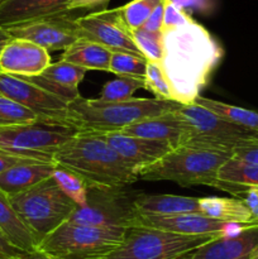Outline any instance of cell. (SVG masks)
Instances as JSON below:
<instances>
[{
    "label": "cell",
    "instance_id": "obj_1",
    "mask_svg": "<svg viewBox=\"0 0 258 259\" xmlns=\"http://www.w3.org/2000/svg\"><path fill=\"white\" fill-rule=\"evenodd\" d=\"M162 33L163 57L159 65L174 101L181 105L194 104L222 62L224 48L196 20Z\"/></svg>",
    "mask_w": 258,
    "mask_h": 259
},
{
    "label": "cell",
    "instance_id": "obj_2",
    "mask_svg": "<svg viewBox=\"0 0 258 259\" xmlns=\"http://www.w3.org/2000/svg\"><path fill=\"white\" fill-rule=\"evenodd\" d=\"M53 163L80 175L88 185L129 186L138 171L121 158L99 133L78 132L53 156Z\"/></svg>",
    "mask_w": 258,
    "mask_h": 259
},
{
    "label": "cell",
    "instance_id": "obj_3",
    "mask_svg": "<svg viewBox=\"0 0 258 259\" xmlns=\"http://www.w3.org/2000/svg\"><path fill=\"white\" fill-rule=\"evenodd\" d=\"M177 103L158 99L132 98L118 103H101L98 99L80 96L68 104L70 121L78 132L114 133L152 116L162 115L176 108Z\"/></svg>",
    "mask_w": 258,
    "mask_h": 259
},
{
    "label": "cell",
    "instance_id": "obj_4",
    "mask_svg": "<svg viewBox=\"0 0 258 259\" xmlns=\"http://www.w3.org/2000/svg\"><path fill=\"white\" fill-rule=\"evenodd\" d=\"M232 158L230 152L179 147L158 161L138 169V180L171 181L184 187L211 186L222 189L218 179L220 167Z\"/></svg>",
    "mask_w": 258,
    "mask_h": 259
},
{
    "label": "cell",
    "instance_id": "obj_5",
    "mask_svg": "<svg viewBox=\"0 0 258 259\" xmlns=\"http://www.w3.org/2000/svg\"><path fill=\"white\" fill-rule=\"evenodd\" d=\"M8 199L33 235L37 247L46 237L68 222L77 209V205L63 194L52 176L27 191L10 195Z\"/></svg>",
    "mask_w": 258,
    "mask_h": 259
},
{
    "label": "cell",
    "instance_id": "obj_6",
    "mask_svg": "<svg viewBox=\"0 0 258 259\" xmlns=\"http://www.w3.org/2000/svg\"><path fill=\"white\" fill-rule=\"evenodd\" d=\"M125 232L66 222L38 244L37 252L53 259H109L121 245Z\"/></svg>",
    "mask_w": 258,
    "mask_h": 259
},
{
    "label": "cell",
    "instance_id": "obj_7",
    "mask_svg": "<svg viewBox=\"0 0 258 259\" xmlns=\"http://www.w3.org/2000/svg\"><path fill=\"white\" fill-rule=\"evenodd\" d=\"M78 133L70 124L39 119L0 128V153L28 161L53 163L56 152Z\"/></svg>",
    "mask_w": 258,
    "mask_h": 259
},
{
    "label": "cell",
    "instance_id": "obj_8",
    "mask_svg": "<svg viewBox=\"0 0 258 259\" xmlns=\"http://www.w3.org/2000/svg\"><path fill=\"white\" fill-rule=\"evenodd\" d=\"M177 114L185 125V138L181 147L217 149L230 152L248 142L258 141V132L235 125L212 111L197 105L177 104Z\"/></svg>",
    "mask_w": 258,
    "mask_h": 259
},
{
    "label": "cell",
    "instance_id": "obj_9",
    "mask_svg": "<svg viewBox=\"0 0 258 259\" xmlns=\"http://www.w3.org/2000/svg\"><path fill=\"white\" fill-rule=\"evenodd\" d=\"M139 194L128 186L89 185L85 206L77 207L68 222L88 227L129 229L138 214L136 200Z\"/></svg>",
    "mask_w": 258,
    "mask_h": 259
},
{
    "label": "cell",
    "instance_id": "obj_10",
    "mask_svg": "<svg viewBox=\"0 0 258 259\" xmlns=\"http://www.w3.org/2000/svg\"><path fill=\"white\" fill-rule=\"evenodd\" d=\"M225 234L184 235L144 227L126 229L120 247L109 259H176Z\"/></svg>",
    "mask_w": 258,
    "mask_h": 259
},
{
    "label": "cell",
    "instance_id": "obj_11",
    "mask_svg": "<svg viewBox=\"0 0 258 259\" xmlns=\"http://www.w3.org/2000/svg\"><path fill=\"white\" fill-rule=\"evenodd\" d=\"M80 38L99 43L111 52L142 56L132 37V30L121 17L120 8L103 9L76 18Z\"/></svg>",
    "mask_w": 258,
    "mask_h": 259
},
{
    "label": "cell",
    "instance_id": "obj_12",
    "mask_svg": "<svg viewBox=\"0 0 258 259\" xmlns=\"http://www.w3.org/2000/svg\"><path fill=\"white\" fill-rule=\"evenodd\" d=\"M0 94L24 106L39 119L72 125L68 104L25 78L0 72Z\"/></svg>",
    "mask_w": 258,
    "mask_h": 259
},
{
    "label": "cell",
    "instance_id": "obj_13",
    "mask_svg": "<svg viewBox=\"0 0 258 259\" xmlns=\"http://www.w3.org/2000/svg\"><path fill=\"white\" fill-rule=\"evenodd\" d=\"M70 13L32 20L23 24L5 28L12 38L29 40L46 51L63 50L80 38L76 18Z\"/></svg>",
    "mask_w": 258,
    "mask_h": 259
},
{
    "label": "cell",
    "instance_id": "obj_14",
    "mask_svg": "<svg viewBox=\"0 0 258 259\" xmlns=\"http://www.w3.org/2000/svg\"><path fill=\"white\" fill-rule=\"evenodd\" d=\"M254 225V224H253ZM132 227H144L184 235L225 234L234 235L249 225L229 224L210 219L201 214L149 215L137 214ZM131 227V228H132Z\"/></svg>",
    "mask_w": 258,
    "mask_h": 259
},
{
    "label": "cell",
    "instance_id": "obj_15",
    "mask_svg": "<svg viewBox=\"0 0 258 259\" xmlns=\"http://www.w3.org/2000/svg\"><path fill=\"white\" fill-rule=\"evenodd\" d=\"M51 65L48 51L35 43L12 38L0 50V72L18 77L38 76Z\"/></svg>",
    "mask_w": 258,
    "mask_h": 259
},
{
    "label": "cell",
    "instance_id": "obj_16",
    "mask_svg": "<svg viewBox=\"0 0 258 259\" xmlns=\"http://www.w3.org/2000/svg\"><path fill=\"white\" fill-rule=\"evenodd\" d=\"M258 245V224L234 235H222L176 259H249Z\"/></svg>",
    "mask_w": 258,
    "mask_h": 259
},
{
    "label": "cell",
    "instance_id": "obj_17",
    "mask_svg": "<svg viewBox=\"0 0 258 259\" xmlns=\"http://www.w3.org/2000/svg\"><path fill=\"white\" fill-rule=\"evenodd\" d=\"M86 70L82 67L60 60L51 63L40 75L23 78L70 104L81 96L78 86L82 82Z\"/></svg>",
    "mask_w": 258,
    "mask_h": 259
},
{
    "label": "cell",
    "instance_id": "obj_18",
    "mask_svg": "<svg viewBox=\"0 0 258 259\" xmlns=\"http://www.w3.org/2000/svg\"><path fill=\"white\" fill-rule=\"evenodd\" d=\"M101 136L108 142L109 146L121 158H124L129 164L137 168V171L142 167L148 166V164L158 161L174 149L169 144L163 143V142L149 141V139L138 138V137L126 136L121 132L104 133Z\"/></svg>",
    "mask_w": 258,
    "mask_h": 259
},
{
    "label": "cell",
    "instance_id": "obj_19",
    "mask_svg": "<svg viewBox=\"0 0 258 259\" xmlns=\"http://www.w3.org/2000/svg\"><path fill=\"white\" fill-rule=\"evenodd\" d=\"M175 109L162 115L137 121L124 128L121 133L126 136L149 139V141L163 142V143L169 144L172 148H179L184 143L185 125Z\"/></svg>",
    "mask_w": 258,
    "mask_h": 259
},
{
    "label": "cell",
    "instance_id": "obj_20",
    "mask_svg": "<svg viewBox=\"0 0 258 259\" xmlns=\"http://www.w3.org/2000/svg\"><path fill=\"white\" fill-rule=\"evenodd\" d=\"M70 0H2L0 27L9 28L32 20L65 14Z\"/></svg>",
    "mask_w": 258,
    "mask_h": 259
},
{
    "label": "cell",
    "instance_id": "obj_21",
    "mask_svg": "<svg viewBox=\"0 0 258 259\" xmlns=\"http://www.w3.org/2000/svg\"><path fill=\"white\" fill-rule=\"evenodd\" d=\"M55 163L25 162L0 174V191L7 196L20 194L52 176Z\"/></svg>",
    "mask_w": 258,
    "mask_h": 259
},
{
    "label": "cell",
    "instance_id": "obj_22",
    "mask_svg": "<svg viewBox=\"0 0 258 259\" xmlns=\"http://www.w3.org/2000/svg\"><path fill=\"white\" fill-rule=\"evenodd\" d=\"M136 210L138 214L149 215L200 214L199 197L139 194L136 200Z\"/></svg>",
    "mask_w": 258,
    "mask_h": 259
},
{
    "label": "cell",
    "instance_id": "obj_23",
    "mask_svg": "<svg viewBox=\"0 0 258 259\" xmlns=\"http://www.w3.org/2000/svg\"><path fill=\"white\" fill-rule=\"evenodd\" d=\"M199 206L200 214L210 219L229 224H258L244 202L235 197H199Z\"/></svg>",
    "mask_w": 258,
    "mask_h": 259
},
{
    "label": "cell",
    "instance_id": "obj_24",
    "mask_svg": "<svg viewBox=\"0 0 258 259\" xmlns=\"http://www.w3.org/2000/svg\"><path fill=\"white\" fill-rule=\"evenodd\" d=\"M61 60L82 67L83 70L109 72L111 51L86 38H78L63 51Z\"/></svg>",
    "mask_w": 258,
    "mask_h": 259
},
{
    "label": "cell",
    "instance_id": "obj_25",
    "mask_svg": "<svg viewBox=\"0 0 258 259\" xmlns=\"http://www.w3.org/2000/svg\"><path fill=\"white\" fill-rule=\"evenodd\" d=\"M0 232L10 244L22 252H37V243L20 220L5 194L0 191Z\"/></svg>",
    "mask_w": 258,
    "mask_h": 259
},
{
    "label": "cell",
    "instance_id": "obj_26",
    "mask_svg": "<svg viewBox=\"0 0 258 259\" xmlns=\"http://www.w3.org/2000/svg\"><path fill=\"white\" fill-rule=\"evenodd\" d=\"M195 104L212 111L214 114L219 115L224 120L235 125L243 126V128L250 129V131L258 132V113L257 111L249 110V109L240 108V106L230 105V104L222 103V101L212 100V99L204 98L200 95L195 100Z\"/></svg>",
    "mask_w": 258,
    "mask_h": 259
},
{
    "label": "cell",
    "instance_id": "obj_27",
    "mask_svg": "<svg viewBox=\"0 0 258 259\" xmlns=\"http://www.w3.org/2000/svg\"><path fill=\"white\" fill-rule=\"evenodd\" d=\"M218 179L242 187H258V164L230 158L220 167Z\"/></svg>",
    "mask_w": 258,
    "mask_h": 259
},
{
    "label": "cell",
    "instance_id": "obj_28",
    "mask_svg": "<svg viewBox=\"0 0 258 259\" xmlns=\"http://www.w3.org/2000/svg\"><path fill=\"white\" fill-rule=\"evenodd\" d=\"M53 180L60 186L63 194L70 197L77 207L85 206L88 200V182L75 172L55 164V169L52 174Z\"/></svg>",
    "mask_w": 258,
    "mask_h": 259
},
{
    "label": "cell",
    "instance_id": "obj_29",
    "mask_svg": "<svg viewBox=\"0 0 258 259\" xmlns=\"http://www.w3.org/2000/svg\"><path fill=\"white\" fill-rule=\"evenodd\" d=\"M138 89H144V80L129 76H116L114 80L108 81L103 86L100 96L98 98L101 103H118L133 98V94Z\"/></svg>",
    "mask_w": 258,
    "mask_h": 259
},
{
    "label": "cell",
    "instance_id": "obj_30",
    "mask_svg": "<svg viewBox=\"0 0 258 259\" xmlns=\"http://www.w3.org/2000/svg\"><path fill=\"white\" fill-rule=\"evenodd\" d=\"M147 63L148 61L143 56L126 52H111L109 72L116 76H129L144 80Z\"/></svg>",
    "mask_w": 258,
    "mask_h": 259
},
{
    "label": "cell",
    "instance_id": "obj_31",
    "mask_svg": "<svg viewBox=\"0 0 258 259\" xmlns=\"http://www.w3.org/2000/svg\"><path fill=\"white\" fill-rule=\"evenodd\" d=\"M132 37L139 52L148 62L161 63L163 57V33L139 28L132 30Z\"/></svg>",
    "mask_w": 258,
    "mask_h": 259
},
{
    "label": "cell",
    "instance_id": "obj_32",
    "mask_svg": "<svg viewBox=\"0 0 258 259\" xmlns=\"http://www.w3.org/2000/svg\"><path fill=\"white\" fill-rule=\"evenodd\" d=\"M163 0H132L120 7L121 17L128 25L129 29H139L146 24L153 10Z\"/></svg>",
    "mask_w": 258,
    "mask_h": 259
},
{
    "label": "cell",
    "instance_id": "obj_33",
    "mask_svg": "<svg viewBox=\"0 0 258 259\" xmlns=\"http://www.w3.org/2000/svg\"><path fill=\"white\" fill-rule=\"evenodd\" d=\"M37 119L34 113L0 94V128L32 123Z\"/></svg>",
    "mask_w": 258,
    "mask_h": 259
},
{
    "label": "cell",
    "instance_id": "obj_34",
    "mask_svg": "<svg viewBox=\"0 0 258 259\" xmlns=\"http://www.w3.org/2000/svg\"><path fill=\"white\" fill-rule=\"evenodd\" d=\"M144 89L151 91L158 100L175 103L171 88H169L168 82H167L166 76H164L159 63H147L146 76H144Z\"/></svg>",
    "mask_w": 258,
    "mask_h": 259
},
{
    "label": "cell",
    "instance_id": "obj_35",
    "mask_svg": "<svg viewBox=\"0 0 258 259\" xmlns=\"http://www.w3.org/2000/svg\"><path fill=\"white\" fill-rule=\"evenodd\" d=\"M164 7V14H163V27H162V32L164 30L172 29V28L181 27V25L191 23L192 17L185 10L180 9L176 5L172 4L168 0H163Z\"/></svg>",
    "mask_w": 258,
    "mask_h": 259
},
{
    "label": "cell",
    "instance_id": "obj_36",
    "mask_svg": "<svg viewBox=\"0 0 258 259\" xmlns=\"http://www.w3.org/2000/svg\"><path fill=\"white\" fill-rule=\"evenodd\" d=\"M232 158L258 164V141L248 142L235 147L232 151Z\"/></svg>",
    "mask_w": 258,
    "mask_h": 259
},
{
    "label": "cell",
    "instance_id": "obj_37",
    "mask_svg": "<svg viewBox=\"0 0 258 259\" xmlns=\"http://www.w3.org/2000/svg\"><path fill=\"white\" fill-rule=\"evenodd\" d=\"M168 2H171L172 4L185 12L195 10V12H200L202 14H210L215 9L214 0H168Z\"/></svg>",
    "mask_w": 258,
    "mask_h": 259
},
{
    "label": "cell",
    "instance_id": "obj_38",
    "mask_svg": "<svg viewBox=\"0 0 258 259\" xmlns=\"http://www.w3.org/2000/svg\"><path fill=\"white\" fill-rule=\"evenodd\" d=\"M238 199L242 200L258 223V187H244Z\"/></svg>",
    "mask_w": 258,
    "mask_h": 259
},
{
    "label": "cell",
    "instance_id": "obj_39",
    "mask_svg": "<svg viewBox=\"0 0 258 259\" xmlns=\"http://www.w3.org/2000/svg\"><path fill=\"white\" fill-rule=\"evenodd\" d=\"M110 0H70L67 5V12L75 10H90V9H105Z\"/></svg>",
    "mask_w": 258,
    "mask_h": 259
},
{
    "label": "cell",
    "instance_id": "obj_40",
    "mask_svg": "<svg viewBox=\"0 0 258 259\" xmlns=\"http://www.w3.org/2000/svg\"><path fill=\"white\" fill-rule=\"evenodd\" d=\"M163 14H164V7L163 2L153 10L151 17L143 25V29L149 30V32H162V27H163Z\"/></svg>",
    "mask_w": 258,
    "mask_h": 259
},
{
    "label": "cell",
    "instance_id": "obj_41",
    "mask_svg": "<svg viewBox=\"0 0 258 259\" xmlns=\"http://www.w3.org/2000/svg\"><path fill=\"white\" fill-rule=\"evenodd\" d=\"M22 253L24 252L10 244L9 240L0 232V259H17Z\"/></svg>",
    "mask_w": 258,
    "mask_h": 259
},
{
    "label": "cell",
    "instance_id": "obj_42",
    "mask_svg": "<svg viewBox=\"0 0 258 259\" xmlns=\"http://www.w3.org/2000/svg\"><path fill=\"white\" fill-rule=\"evenodd\" d=\"M25 162H33V161H28V159H22V158H18V157L9 156V154L0 153V174L7 171V169L10 168V167L17 166V164H20V163H25Z\"/></svg>",
    "mask_w": 258,
    "mask_h": 259
},
{
    "label": "cell",
    "instance_id": "obj_43",
    "mask_svg": "<svg viewBox=\"0 0 258 259\" xmlns=\"http://www.w3.org/2000/svg\"><path fill=\"white\" fill-rule=\"evenodd\" d=\"M17 259H53V258L47 257V255L42 254V253L39 252H30V253L24 252L22 253V254H20Z\"/></svg>",
    "mask_w": 258,
    "mask_h": 259
},
{
    "label": "cell",
    "instance_id": "obj_44",
    "mask_svg": "<svg viewBox=\"0 0 258 259\" xmlns=\"http://www.w3.org/2000/svg\"><path fill=\"white\" fill-rule=\"evenodd\" d=\"M10 39H12V37H10L9 33L7 32V29H4V28L0 27V47H3V46L7 45Z\"/></svg>",
    "mask_w": 258,
    "mask_h": 259
},
{
    "label": "cell",
    "instance_id": "obj_45",
    "mask_svg": "<svg viewBox=\"0 0 258 259\" xmlns=\"http://www.w3.org/2000/svg\"><path fill=\"white\" fill-rule=\"evenodd\" d=\"M249 259H258V245L254 248V250H253L252 254H250Z\"/></svg>",
    "mask_w": 258,
    "mask_h": 259
},
{
    "label": "cell",
    "instance_id": "obj_46",
    "mask_svg": "<svg viewBox=\"0 0 258 259\" xmlns=\"http://www.w3.org/2000/svg\"><path fill=\"white\" fill-rule=\"evenodd\" d=\"M0 50H2V47H0Z\"/></svg>",
    "mask_w": 258,
    "mask_h": 259
},
{
    "label": "cell",
    "instance_id": "obj_47",
    "mask_svg": "<svg viewBox=\"0 0 258 259\" xmlns=\"http://www.w3.org/2000/svg\"><path fill=\"white\" fill-rule=\"evenodd\" d=\"M0 2H2V0H0Z\"/></svg>",
    "mask_w": 258,
    "mask_h": 259
}]
</instances>
